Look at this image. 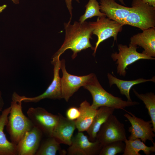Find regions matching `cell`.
Here are the masks:
<instances>
[{"mask_svg":"<svg viewBox=\"0 0 155 155\" xmlns=\"http://www.w3.org/2000/svg\"><path fill=\"white\" fill-rule=\"evenodd\" d=\"M10 109L9 106L5 109L0 115V155H18L17 144L7 140L4 131Z\"/></svg>","mask_w":155,"mask_h":155,"instance_id":"e0dca14e","label":"cell"},{"mask_svg":"<svg viewBox=\"0 0 155 155\" xmlns=\"http://www.w3.org/2000/svg\"><path fill=\"white\" fill-rule=\"evenodd\" d=\"M118 47L119 52L113 53L111 57L117 64V72L120 76H125V69L127 66L140 59L154 60V57H148L137 51V46L130 43L129 46L119 44Z\"/></svg>","mask_w":155,"mask_h":155,"instance_id":"5b68a950","label":"cell"},{"mask_svg":"<svg viewBox=\"0 0 155 155\" xmlns=\"http://www.w3.org/2000/svg\"><path fill=\"white\" fill-rule=\"evenodd\" d=\"M13 3L15 4H18L19 3V0H11Z\"/></svg>","mask_w":155,"mask_h":155,"instance_id":"4dcf8cb0","label":"cell"},{"mask_svg":"<svg viewBox=\"0 0 155 155\" xmlns=\"http://www.w3.org/2000/svg\"><path fill=\"white\" fill-rule=\"evenodd\" d=\"M133 92L135 96L142 100L147 109L153 125V129L155 132V95L150 92L145 94H139L135 89Z\"/></svg>","mask_w":155,"mask_h":155,"instance_id":"7402d4cb","label":"cell"},{"mask_svg":"<svg viewBox=\"0 0 155 155\" xmlns=\"http://www.w3.org/2000/svg\"><path fill=\"white\" fill-rule=\"evenodd\" d=\"M126 139L124 124L112 114L102 125L97 134L96 140L102 147L114 141L124 142Z\"/></svg>","mask_w":155,"mask_h":155,"instance_id":"52a82bcc","label":"cell"},{"mask_svg":"<svg viewBox=\"0 0 155 155\" xmlns=\"http://www.w3.org/2000/svg\"><path fill=\"white\" fill-rule=\"evenodd\" d=\"M66 117L71 120H75L79 117L80 111L79 108L71 107L67 110L66 113Z\"/></svg>","mask_w":155,"mask_h":155,"instance_id":"484cf974","label":"cell"},{"mask_svg":"<svg viewBox=\"0 0 155 155\" xmlns=\"http://www.w3.org/2000/svg\"><path fill=\"white\" fill-rule=\"evenodd\" d=\"M71 21L64 24L65 30V37L64 42L60 49L53 55L52 61L59 59L60 56L68 49L73 52V59L77 56V53L88 48L94 50L90 39H92L93 29L89 22L84 21L82 23L75 21L73 25Z\"/></svg>","mask_w":155,"mask_h":155,"instance_id":"6da1fadb","label":"cell"},{"mask_svg":"<svg viewBox=\"0 0 155 155\" xmlns=\"http://www.w3.org/2000/svg\"><path fill=\"white\" fill-rule=\"evenodd\" d=\"M102 147L97 140L91 142L82 132H78L73 137L67 153L68 155H99Z\"/></svg>","mask_w":155,"mask_h":155,"instance_id":"7c38bea8","label":"cell"},{"mask_svg":"<svg viewBox=\"0 0 155 155\" xmlns=\"http://www.w3.org/2000/svg\"><path fill=\"white\" fill-rule=\"evenodd\" d=\"M4 103L2 97V93L0 90V111H1L4 106Z\"/></svg>","mask_w":155,"mask_h":155,"instance_id":"f1b7e54d","label":"cell"},{"mask_svg":"<svg viewBox=\"0 0 155 155\" xmlns=\"http://www.w3.org/2000/svg\"><path fill=\"white\" fill-rule=\"evenodd\" d=\"M100 11L106 17L123 25L132 9V7H128L118 4L115 0H100Z\"/></svg>","mask_w":155,"mask_h":155,"instance_id":"9a60e30c","label":"cell"},{"mask_svg":"<svg viewBox=\"0 0 155 155\" xmlns=\"http://www.w3.org/2000/svg\"><path fill=\"white\" fill-rule=\"evenodd\" d=\"M27 114L34 126L38 128L48 137L52 136L59 119L58 115H53L41 107H30Z\"/></svg>","mask_w":155,"mask_h":155,"instance_id":"9c48e42d","label":"cell"},{"mask_svg":"<svg viewBox=\"0 0 155 155\" xmlns=\"http://www.w3.org/2000/svg\"><path fill=\"white\" fill-rule=\"evenodd\" d=\"M43 133L34 126L27 131L17 144L18 155H34L40 144Z\"/></svg>","mask_w":155,"mask_h":155,"instance_id":"4fadbf2b","label":"cell"},{"mask_svg":"<svg viewBox=\"0 0 155 155\" xmlns=\"http://www.w3.org/2000/svg\"><path fill=\"white\" fill-rule=\"evenodd\" d=\"M51 62L54 66L53 79L51 84L43 93L37 96L28 97L25 96H20L16 92H14L12 96L16 99L25 102L36 103L46 98L52 99L63 98L61 78L59 75V71L61 69V61L58 59L55 61H52Z\"/></svg>","mask_w":155,"mask_h":155,"instance_id":"ba28073f","label":"cell"},{"mask_svg":"<svg viewBox=\"0 0 155 155\" xmlns=\"http://www.w3.org/2000/svg\"><path fill=\"white\" fill-rule=\"evenodd\" d=\"M123 141H117L112 142L103 146L99 155H115L123 153L125 148Z\"/></svg>","mask_w":155,"mask_h":155,"instance_id":"d4e9b609","label":"cell"},{"mask_svg":"<svg viewBox=\"0 0 155 155\" xmlns=\"http://www.w3.org/2000/svg\"><path fill=\"white\" fill-rule=\"evenodd\" d=\"M89 24L93 29L92 34L97 36L98 39L94 47L93 55L95 56L97 49L102 42L111 37L117 40L119 32H121L124 26L116 21L110 20L106 16L98 17L95 22H90Z\"/></svg>","mask_w":155,"mask_h":155,"instance_id":"8992f818","label":"cell"},{"mask_svg":"<svg viewBox=\"0 0 155 155\" xmlns=\"http://www.w3.org/2000/svg\"><path fill=\"white\" fill-rule=\"evenodd\" d=\"M48 137L40 144L36 155H55L61 150L60 144L53 137Z\"/></svg>","mask_w":155,"mask_h":155,"instance_id":"603a6c76","label":"cell"},{"mask_svg":"<svg viewBox=\"0 0 155 155\" xmlns=\"http://www.w3.org/2000/svg\"><path fill=\"white\" fill-rule=\"evenodd\" d=\"M130 43L143 48L142 53L150 57H155V27L142 30L133 36Z\"/></svg>","mask_w":155,"mask_h":155,"instance_id":"2e32d148","label":"cell"},{"mask_svg":"<svg viewBox=\"0 0 155 155\" xmlns=\"http://www.w3.org/2000/svg\"><path fill=\"white\" fill-rule=\"evenodd\" d=\"M124 142L125 148L122 155H141L139 153L140 151H142L146 155L155 152V143L154 142H152L153 145L151 146H146L139 139L133 140L126 139Z\"/></svg>","mask_w":155,"mask_h":155,"instance_id":"44dd1931","label":"cell"},{"mask_svg":"<svg viewBox=\"0 0 155 155\" xmlns=\"http://www.w3.org/2000/svg\"><path fill=\"white\" fill-rule=\"evenodd\" d=\"M115 110L106 106L101 107L98 109L91 125L86 131L90 141L94 142L96 140L97 134L102 125L113 114Z\"/></svg>","mask_w":155,"mask_h":155,"instance_id":"d6986e66","label":"cell"},{"mask_svg":"<svg viewBox=\"0 0 155 155\" xmlns=\"http://www.w3.org/2000/svg\"><path fill=\"white\" fill-rule=\"evenodd\" d=\"M110 87L113 84L116 85L119 89L121 94L124 95L127 98V101H131L129 92L131 88L134 85L147 82H155V78L148 79L140 78L131 80H126L119 79L109 73H107Z\"/></svg>","mask_w":155,"mask_h":155,"instance_id":"ffe728a7","label":"cell"},{"mask_svg":"<svg viewBox=\"0 0 155 155\" xmlns=\"http://www.w3.org/2000/svg\"><path fill=\"white\" fill-rule=\"evenodd\" d=\"M11 109L6 125L11 142L17 144L28 131L34 126L28 117L23 114L22 102L12 97Z\"/></svg>","mask_w":155,"mask_h":155,"instance_id":"3957f363","label":"cell"},{"mask_svg":"<svg viewBox=\"0 0 155 155\" xmlns=\"http://www.w3.org/2000/svg\"><path fill=\"white\" fill-rule=\"evenodd\" d=\"M132 10L123 25L136 27L142 30L155 27V7L141 0H133Z\"/></svg>","mask_w":155,"mask_h":155,"instance_id":"277c9868","label":"cell"},{"mask_svg":"<svg viewBox=\"0 0 155 155\" xmlns=\"http://www.w3.org/2000/svg\"><path fill=\"white\" fill-rule=\"evenodd\" d=\"M83 87L90 93L93 99L91 105L96 109L101 107L106 106L125 110L126 107L139 104L136 101L123 100L121 98L115 96L108 93L102 86L95 74Z\"/></svg>","mask_w":155,"mask_h":155,"instance_id":"7a4b0ae2","label":"cell"},{"mask_svg":"<svg viewBox=\"0 0 155 155\" xmlns=\"http://www.w3.org/2000/svg\"><path fill=\"white\" fill-rule=\"evenodd\" d=\"M85 7L86 8L85 12L80 17L79 20L81 23L87 19L94 16L100 17L105 16L100 11V5L97 0H89Z\"/></svg>","mask_w":155,"mask_h":155,"instance_id":"cb8c5ba5","label":"cell"},{"mask_svg":"<svg viewBox=\"0 0 155 155\" xmlns=\"http://www.w3.org/2000/svg\"><path fill=\"white\" fill-rule=\"evenodd\" d=\"M118 1H119L121 4H122L125 5V4L124 1V0H117Z\"/></svg>","mask_w":155,"mask_h":155,"instance_id":"1f68e13d","label":"cell"},{"mask_svg":"<svg viewBox=\"0 0 155 155\" xmlns=\"http://www.w3.org/2000/svg\"><path fill=\"white\" fill-rule=\"evenodd\" d=\"M72 0H65L67 7L69 11L70 15V18L69 21H71L72 16V9H73L72 6ZM78 2L79 3V0H75Z\"/></svg>","mask_w":155,"mask_h":155,"instance_id":"4316f807","label":"cell"},{"mask_svg":"<svg viewBox=\"0 0 155 155\" xmlns=\"http://www.w3.org/2000/svg\"><path fill=\"white\" fill-rule=\"evenodd\" d=\"M126 111L127 113L124 114V116L128 120L131 125L129 127L128 131L131 135L128 139H139L144 143L147 140L153 142L155 134L151 121H145L131 113Z\"/></svg>","mask_w":155,"mask_h":155,"instance_id":"8fae6325","label":"cell"},{"mask_svg":"<svg viewBox=\"0 0 155 155\" xmlns=\"http://www.w3.org/2000/svg\"><path fill=\"white\" fill-rule=\"evenodd\" d=\"M7 7V5L6 4L0 6V13L2 12Z\"/></svg>","mask_w":155,"mask_h":155,"instance_id":"f546056e","label":"cell"},{"mask_svg":"<svg viewBox=\"0 0 155 155\" xmlns=\"http://www.w3.org/2000/svg\"><path fill=\"white\" fill-rule=\"evenodd\" d=\"M60 69L63 73L61 78L62 97L67 102L81 87L88 83L94 74L92 73L82 76L70 74L66 69L64 59L61 61Z\"/></svg>","mask_w":155,"mask_h":155,"instance_id":"30bf717a","label":"cell"},{"mask_svg":"<svg viewBox=\"0 0 155 155\" xmlns=\"http://www.w3.org/2000/svg\"><path fill=\"white\" fill-rule=\"evenodd\" d=\"M143 2L148 4L151 6L155 7V0H141Z\"/></svg>","mask_w":155,"mask_h":155,"instance_id":"83f0119b","label":"cell"},{"mask_svg":"<svg viewBox=\"0 0 155 155\" xmlns=\"http://www.w3.org/2000/svg\"><path fill=\"white\" fill-rule=\"evenodd\" d=\"M78 108L80 115L75 120L76 128L78 132L86 131L91 125L98 109L93 108L86 100L80 104Z\"/></svg>","mask_w":155,"mask_h":155,"instance_id":"ac0fdd59","label":"cell"},{"mask_svg":"<svg viewBox=\"0 0 155 155\" xmlns=\"http://www.w3.org/2000/svg\"><path fill=\"white\" fill-rule=\"evenodd\" d=\"M59 119L53 132L52 136L60 144L70 146L75 130V120H71L58 113Z\"/></svg>","mask_w":155,"mask_h":155,"instance_id":"5bb4252c","label":"cell"}]
</instances>
